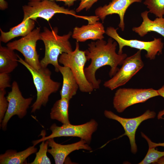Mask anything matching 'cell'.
Listing matches in <instances>:
<instances>
[{
	"instance_id": "6da1fadb",
	"label": "cell",
	"mask_w": 164,
	"mask_h": 164,
	"mask_svg": "<svg viewBox=\"0 0 164 164\" xmlns=\"http://www.w3.org/2000/svg\"><path fill=\"white\" fill-rule=\"evenodd\" d=\"M117 43L112 38H109L107 42L103 39L91 42L88 44L85 51L87 61L91 60L89 65L85 68L84 73L88 81L94 89H98L101 82L96 78L95 73L101 67L109 66L111 69L109 73L112 77L119 69L118 65H121L127 57L125 53L119 54L116 52Z\"/></svg>"
},
{
	"instance_id": "7a4b0ae2",
	"label": "cell",
	"mask_w": 164,
	"mask_h": 164,
	"mask_svg": "<svg viewBox=\"0 0 164 164\" xmlns=\"http://www.w3.org/2000/svg\"><path fill=\"white\" fill-rule=\"evenodd\" d=\"M72 32L60 36L58 34V29L54 28L51 30L46 27L40 33L41 40L43 42L45 48V55L40 61L42 67H47L48 65H52L55 71L59 72L58 59L59 55L63 53H68L73 51L69 39Z\"/></svg>"
},
{
	"instance_id": "3957f363",
	"label": "cell",
	"mask_w": 164,
	"mask_h": 164,
	"mask_svg": "<svg viewBox=\"0 0 164 164\" xmlns=\"http://www.w3.org/2000/svg\"><path fill=\"white\" fill-rule=\"evenodd\" d=\"M18 62L24 65L31 74L37 91L36 100L31 106L32 113L40 109L47 103L49 96L56 92L61 83L52 80L51 72L47 67H42L36 70L31 67L18 55Z\"/></svg>"
},
{
	"instance_id": "277c9868",
	"label": "cell",
	"mask_w": 164,
	"mask_h": 164,
	"mask_svg": "<svg viewBox=\"0 0 164 164\" xmlns=\"http://www.w3.org/2000/svg\"><path fill=\"white\" fill-rule=\"evenodd\" d=\"M24 13L23 20L28 18L36 21L41 18L48 21L57 13L70 15L76 17L83 19L88 22L92 20V16H83L76 14V12L60 6L54 1L50 0L30 1L27 5L22 6Z\"/></svg>"
},
{
	"instance_id": "5b68a950",
	"label": "cell",
	"mask_w": 164,
	"mask_h": 164,
	"mask_svg": "<svg viewBox=\"0 0 164 164\" xmlns=\"http://www.w3.org/2000/svg\"><path fill=\"white\" fill-rule=\"evenodd\" d=\"M87 60L85 51L81 50L78 42L76 43L75 49L68 53H63L59 58V63L69 67L72 71L83 92L90 93L94 89L87 80L84 73V66Z\"/></svg>"
},
{
	"instance_id": "8992f818",
	"label": "cell",
	"mask_w": 164,
	"mask_h": 164,
	"mask_svg": "<svg viewBox=\"0 0 164 164\" xmlns=\"http://www.w3.org/2000/svg\"><path fill=\"white\" fill-rule=\"evenodd\" d=\"M98 124L94 119H92L87 122L80 125H74L70 123L63 124L58 126L55 124H52L50 127L51 134L45 136V132H43L42 138L39 139L32 141L33 145L43 141H46L50 138L61 137H76L85 141L89 144L91 143L92 135L97 129Z\"/></svg>"
},
{
	"instance_id": "52a82bcc",
	"label": "cell",
	"mask_w": 164,
	"mask_h": 164,
	"mask_svg": "<svg viewBox=\"0 0 164 164\" xmlns=\"http://www.w3.org/2000/svg\"><path fill=\"white\" fill-rule=\"evenodd\" d=\"M157 90L153 88H120L113 97V107L118 113L135 104L143 103L152 97L159 96Z\"/></svg>"
},
{
	"instance_id": "ba28073f",
	"label": "cell",
	"mask_w": 164,
	"mask_h": 164,
	"mask_svg": "<svg viewBox=\"0 0 164 164\" xmlns=\"http://www.w3.org/2000/svg\"><path fill=\"white\" fill-rule=\"evenodd\" d=\"M118 28L115 29L112 27H108L105 33L114 39L119 45L118 53H123L122 49L125 46L135 48L141 50L146 51L145 57L150 60L155 59L156 56L162 53L164 43L161 38H154L153 40L144 41L137 39H126L121 37L117 32Z\"/></svg>"
},
{
	"instance_id": "9c48e42d",
	"label": "cell",
	"mask_w": 164,
	"mask_h": 164,
	"mask_svg": "<svg viewBox=\"0 0 164 164\" xmlns=\"http://www.w3.org/2000/svg\"><path fill=\"white\" fill-rule=\"evenodd\" d=\"M40 32V28L37 27L26 36L7 44L8 47L22 53L24 57L25 61L36 70L41 67L39 55L36 50L37 42L41 40Z\"/></svg>"
},
{
	"instance_id": "30bf717a",
	"label": "cell",
	"mask_w": 164,
	"mask_h": 164,
	"mask_svg": "<svg viewBox=\"0 0 164 164\" xmlns=\"http://www.w3.org/2000/svg\"><path fill=\"white\" fill-rule=\"evenodd\" d=\"M141 52L139 50L133 55L127 57L115 75L104 82V86L113 90L127 83L144 66Z\"/></svg>"
},
{
	"instance_id": "8fae6325",
	"label": "cell",
	"mask_w": 164,
	"mask_h": 164,
	"mask_svg": "<svg viewBox=\"0 0 164 164\" xmlns=\"http://www.w3.org/2000/svg\"><path fill=\"white\" fill-rule=\"evenodd\" d=\"M11 87V90L6 97L9 103L8 108L0 124V127L4 131L6 129L7 123L13 116L17 115L22 119L26 115L27 110L33 100L32 97L25 98L22 96L16 81L13 82Z\"/></svg>"
},
{
	"instance_id": "7c38bea8",
	"label": "cell",
	"mask_w": 164,
	"mask_h": 164,
	"mask_svg": "<svg viewBox=\"0 0 164 164\" xmlns=\"http://www.w3.org/2000/svg\"><path fill=\"white\" fill-rule=\"evenodd\" d=\"M156 114L155 111L147 110L139 116L125 118L119 116L110 111L105 110L104 111V115L106 117L117 121L122 126L125 132L121 136H128L129 140L131 152L134 154H136L138 150L135 140V133L138 128L143 121L154 118Z\"/></svg>"
},
{
	"instance_id": "4fadbf2b",
	"label": "cell",
	"mask_w": 164,
	"mask_h": 164,
	"mask_svg": "<svg viewBox=\"0 0 164 164\" xmlns=\"http://www.w3.org/2000/svg\"><path fill=\"white\" fill-rule=\"evenodd\" d=\"M48 146L51 148L48 152L53 157L56 164H63L68 155L72 152L79 149L91 151V148L84 140L80 141L72 144L62 145L56 142L54 138L47 140Z\"/></svg>"
},
{
	"instance_id": "5bb4252c",
	"label": "cell",
	"mask_w": 164,
	"mask_h": 164,
	"mask_svg": "<svg viewBox=\"0 0 164 164\" xmlns=\"http://www.w3.org/2000/svg\"><path fill=\"white\" fill-rule=\"evenodd\" d=\"M142 1V0H112L108 5L97 8L95 14L103 22L108 15H118L120 19L118 26L121 31H124L125 27L124 17L127 9L132 3Z\"/></svg>"
},
{
	"instance_id": "9a60e30c",
	"label": "cell",
	"mask_w": 164,
	"mask_h": 164,
	"mask_svg": "<svg viewBox=\"0 0 164 164\" xmlns=\"http://www.w3.org/2000/svg\"><path fill=\"white\" fill-rule=\"evenodd\" d=\"M105 33V30L103 24L97 21L80 27H75L72 36L77 42H84L89 39L97 40L103 39Z\"/></svg>"
},
{
	"instance_id": "2e32d148",
	"label": "cell",
	"mask_w": 164,
	"mask_h": 164,
	"mask_svg": "<svg viewBox=\"0 0 164 164\" xmlns=\"http://www.w3.org/2000/svg\"><path fill=\"white\" fill-rule=\"evenodd\" d=\"M149 12V11L146 10L141 13L143 21L138 27H133L132 31L141 37L144 36L149 32L153 31L159 33L164 38V18L157 17L154 20H152L148 17Z\"/></svg>"
},
{
	"instance_id": "e0dca14e",
	"label": "cell",
	"mask_w": 164,
	"mask_h": 164,
	"mask_svg": "<svg viewBox=\"0 0 164 164\" xmlns=\"http://www.w3.org/2000/svg\"><path fill=\"white\" fill-rule=\"evenodd\" d=\"M59 70L63 78L62 86L60 91L61 98L70 100L76 94L79 88L78 84L69 67L60 65Z\"/></svg>"
},
{
	"instance_id": "ac0fdd59",
	"label": "cell",
	"mask_w": 164,
	"mask_h": 164,
	"mask_svg": "<svg viewBox=\"0 0 164 164\" xmlns=\"http://www.w3.org/2000/svg\"><path fill=\"white\" fill-rule=\"evenodd\" d=\"M35 26V21L28 18L23 19L21 23L10 28L8 32H4L0 28V41L6 43L16 37L25 36L33 30Z\"/></svg>"
},
{
	"instance_id": "d6986e66",
	"label": "cell",
	"mask_w": 164,
	"mask_h": 164,
	"mask_svg": "<svg viewBox=\"0 0 164 164\" xmlns=\"http://www.w3.org/2000/svg\"><path fill=\"white\" fill-rule=\"evenodd\" d=\"M37 152V148L33 145L18 152L15 150H8L4 154L0 155V164H24L29 156Z\"/></svg>"
},
{
	"instance_id": "ffe728a7",
	"label": "cell",
	"mask_w": 164,
	"mask_h": 164,
	"mask_svg": "<svg viewBox=\"0 0 164 164\" xmlns=\"http://www.w3.org/2000/svg\"><path fill=\"white\" fill-rule=\"evenodd\" d=\"M14 50L0 46V73H9L18 66V55Z\"/></svg>"
},
{
	"instance_id": "44dd1931",
	"label": "cell",
	"mask_w": 164,
	"mask_h": 164,
	"mask_svg": "<svg viewBox=\"0 0 164 164\" xmlns=\"http://www.w3.org/2000/svg\"><path fill=\"white\" fill-rule=\"evenodd\" d=\"M69 101L66 98H61L56 101L51 109L50 118L63 124H70L68 114Z\"/></svg>"
},
{
	"instance_id": "7402d4cb",
	"label": "cell",
	"mask_w": 164,
	"mask_h": 164,
	"mask_svg": "<svg viewBox=\"0 0 164 164\" xmlns=\"http://www.w3.org/2000/svg\"><path fill=\"white\" fill-rule=\"evenodd\" d=\"M48 143L47 140L42 142L39 146V149L36 152V156L33 161L31 164H50L51 162L47 156Z\"/></svg>"
},
{
	"instance_id": "603a6c76",
	"label": "cell",
	"mask_w": 164,
	"mask_h": 164,
	"mask_svg": "<svg viewBox=\"0 0 164 164\" xmlns=\"http://www.w3.org/2000/svg\"><path fill=\"white\" fill-rule=\"evenodd\" d=\"M149 9V12L158 17L164 15V0H145L143 3Z\"/></svg>"
},
{
	"instance_id": "cb8c5ba5",
	"label": "cell",
	"mask_w": 164,
	"mask_h": 164,
	"mask_svg": "<svg viewBox=\"0 0 164 164\" xmlns=\"http://www.w3.org/2000/svg\"><path fill=\"white\" fill-rule=\"evenodd\" d=\"M155 147H149L148 152L144 159L139 164L155 163L160 158L164 156V151L161 152L155 149Z\"/></svg>"
},
{
	"instance_id": "d4e9b609",
	"label": "cell",
	"mask_w": 164,
	"mask_h": 164,
	"mask_svg": "<svg viewBox=\"0 0 164 164\" xmlns=\"http://www.w3.org/2000/svg\"><path fill=\"white\" fill-rule=\"evenodd\" d=\"M5 90H0V123L2 122L7 110L9 103L6 97Z\"/></svg>"
},
{
	"instance_id": "484cf974",
	"label": "cell",
	"mask_w": 164,
	"mask_h": 164,
	"mask_svg": "<svg viewBox=\"0 0 164 164\" xmlns=\"http://www.w3.org/2000/svg\"><path fill=\"white\" fill-rule=\"evenodd\" d=\"M98 0H81L79 5L76 9V12H79L85 9L86 11L89 9Z\"/></svg>"
},
{
	"instance_id": "4316f807",
	"label": "cell",
	"mask_w": 164,
	"mask_h": 164,
	"mask_svg": "<svg viewBox=\"0 0 164 164\" xmlns=\"http://www.w3.org/2000/svg\"><path fill=\"white\" fill-rule=\"evenodd\" d=\"M9 73H0V90L11 87Z\"/></svg>"
},
{
	"instance_id": "83f0119b",
	"label": "cell",
	"mask_w": 164,
	"mask_h": 164,
	"mask_svg": "<svg viewBox=\"0 0 164 164\" xmlns=\"http://www.w3.org/2000/svg\"><path fill=\"white\" fill-rule=\"evenodd\" d=\"M142 136L147 141L149 147H156L158 146L164 147V142L156 143L153 142L144 133L141 132Z\"/></svg>"
},
{
	"instance_id": "f1b7e54d",
	"label": "cell",
	"mask_w": 164,
	"mask_h": 164,
	"mask_svg": "<svg viewBox=\"0 0 164 164\" xmlns=\"http://www.w3.org/2000/svg\"><path fill=\"white\" fill-rule=\"evenodd\" d=\"M29 1L32 0H29ZM52 1H60L63 2L65 4L68 6L69 7L72 6L74 3V2L77 1L79 0H50Z\"/></svg>"
},
{
	"instance_id": "f546056e",
	"label": "cell",
	"mask_w": 164,
	"mask_h": 164,
	"mask_svg": "<svg viewBox=\"0 0 164 164\" xmlns=\"http://www.w3.org/2000/svg\"><path fill=\"white\" fill-rule=\"evenodd\" d=\"M8 3L4 0H0V8L2 10H5L8 7Z\"/></svg>"
},
{
	"instance_id": "4dcf8cb0",
	"label": "cell",
	"mask_w": 164,
	"mask_h": 164,
	"mask_svg": "<svg viewBox=\"0 0 164 164\" xmlns=\"http://www.w3.org/2000/svg\"><path fill=\"white\" fill-rule=\"evenodd\" d=\"M159 95L164 98V85L159 89L157 90Z\"/></svg>"
},
{
	"instance_id": "1f68e13d",
	"label": "cell",
	"mask_w": 164,
	"mask_h": 164,
	"mask_svg": "<svg viewBox=\"0 0 164 164\" xmlns=\"http://www.w3.org/2000/svg\"><path fill=\"white\" fill-rule=\"evenodd\" d=\"M155 163L158 164H164V156L159 159Z\"/></svg>"
}]
</instances>
